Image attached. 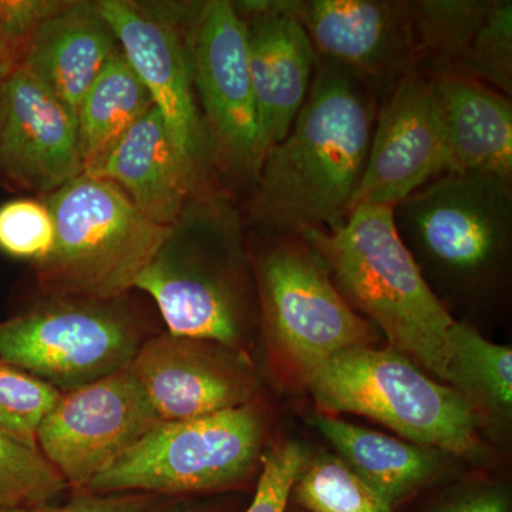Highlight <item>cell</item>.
I'll return each instance as SVG.
<instances>
[{
    "label": "cell",
    "instance_id": "1",
    "mask_svg": "<svg viewBox=\"0 0 512 512\" xmlns=\"http://www.w3.org/2000/svg\"><path fill=\"white\" fill-rule=\"evenodd\" d=\"M376 116L372 84L318 59L291 130L259 165L249 221L276 237L345 222L365 174Z\"/></svg>",
    "mask_w": 512,
    "mask_h": 512
},
{
    "label": "cell",
    "instance_id": "2",
    "mask_svg": "<svg viewBox=\"0 0 512 512\" xmlns=\"http://www.w3.org/2000/svg\"><path fill=\"white\" fill-rule=\"evenodd\" d=\"M299 237L328 265L336 288L390 349L446 382L448 333L456 323L400 238L390 205H363L330 229Z\"/></svg>",
    "mask_w": 512,
    "mask_h": 512
},
{
    "label": "cell",
    "instance_id": "3",
    "mask_svg": "<svg viewBox=\"0 0 512 512\" xmlns=\"http://www.w3.org/2000/svg\"><path fill=\"white\" fill-rule=\"evenodd\" d=\"M134 289L154 299L171 335L241 350L249 303L244 221L231 198L210 188L192 197Z\"/></svg>",
    "mask_w": 512,
    "mask_h": 512
},
{
    "label": "cell",
    "instance_id": "4",
    "mask_svg": "<svg viewBox=\"0 0 512 512\" xmlns=\"http://www.w3.org/2000/svg\"><path fill=\"white\" fill-rule=\"evenodd\" d=\"M42 200L55 222V242L36 268L50 299L120 301L170 231L138 211L117 185L89 174Z\"/></svg>",
    "mask_w": 512,
    "mask_h": 512
},
{
    "label": "cell",
    "instance_id": "5",
    "mask_svg": "<svg viewBox=\"0 0 512 512\" xmlns=\"http://www.w3.org/2000/svg\"><path fill=\"white\" fill-rule=\"evenodd\" d=\"M305 382L329 416L359 414L410 443L458 457L474 456L480 447V419L473 404L396 350L370 345L342 350Z\"/></svg>",
    "mask_w": 512,
    "mask_h": 512
},
{
    "label": "cell",
    "instance_id": "6",
    "mask_svg": "<svg viewBox=\"0 0 512 512\" xmlns=\"http://www.w3.org/2000/svg\"><path fill=\"white\" fill-rule=\"evenodd\" d=\"M265 420L254 403L160 421L87 485L99 494H202L232 490L255 474Z\"/></svg>",
    "mask_w": 512,
    "mask_h": 512
},
{
    "label": "cell",
    "instance_id": "7",
    "mask_svg": "<svg viewBox=\"0 0 512 512\" xmlns=\"http://www.w3.org/2000/svg\"><path fill=\"white\" fill-rule=\"evenodd\" d=\"M413 258L463 284L497 274L510 255L512 177L450 171L393 207Z\"/></svg>",
    "mask_w": 512,
    "mask_h": 512
},
{
    "label": "cell",
    "instance_id": "8",
    "mask_svg": "<svg viewBox=\"0 0 512 512\" xmlns=\"http://www.w3.org/2000/svg\"><path fill=\"white\" fill-rule=\"evenodd\" d=\"M256 279L266 335L303 379L342 350L375 342L372 323L343 298L322 256L299 235L279 237L264 251Z\"/></svg>",
    "mask_w": 512,
    "mask_h": 512
},
{
    "label": "cell",
    "instance_id": "9",
    "mask_svg": "<svg viewBox=\"0 0 512 512\" xmlns=\"http://www.w3.org/2000/svg\"><path fill=\"white\" fill-rule=\"evenodd\" d=\"M143 342L136 320L116 302L52 299L0 323V360L60 392L127 369Z\"/></svg>",
    "mask_w": 512,
    "mask_h": 512
},
{
    "label": "cell",
    "instance_id": "10",
    "mask_svg": "<svg viewBox=\"0 0 512 512\" xmlns=\"http://www.w3.org/2000/svg\"><path fill=\"white\" fill-rule=\"evenodd\" d=\"M187 47L192 84L212 157L228 170L255 180L261 157L248 66L247 23L234 3H204Z\"/></svg>",
    "mask_w": 512,
    "mask_h": 512
},
{
    "label": "cell",
    "instance_id": "11",
    "mask_svg": "<svg viewBox=\"0 0 512 512\" xmlns=\"http://www.w3.org/2000/svg\"><path fill=\"white\" fill-rule=\"evenodd\" d=\"M160 421L127 367L63 392L40 426L37 446L69 487L80 490Z\"/></svg>",
    "mask_w": 512,
    "mask_h": 512
},
{
    "label": "cell",
    "instance_id": "12",
    "mask_svg": "<svg viewBox=\"0 0 512 512\" xmlns=\"http://www.w3.org/2000/svg\"><path fill=\"white\" fill-rule=\"evenodd\" d=\"M97 5L121 52L150 93L185 173L200 190H207L208 164L214 157L180 30L171 20L151 15L134 2L99 0Z\"/></svg>",
    "mask_w": 512,
    "mask_h": 512
},
{
    "label": "cell",
    "instance_id": "13",
    "mask_svg": "<svg viewBox=\"0 0 512 512\" xmlns=\"http://www.w3.org/2000/svg\"><path fill=\"white\" fill-rule=\"evenodd\" d=\"M448 171L446 136L433 80L420 70L404 73L377 109L365 174L350 212L363 205L394 207Z\"/></svg>",
    "mask_w": 512,
    "mask_h": 512
},
{
    "label": "cell",
    "instance_id": "14",
    "mask_svg": "<svg viewBox=\"0 0 512 512\" xmlns=\"http://www.w3.org/2000/svg\"><path fill=\"white\" fill-rule=\"evenodd\" d=\"M130 369L161 421L197 419L251 403L258 380L247 356L211 340H144Z\"/></svg>",
    "mask_w": 512,
    "mask_h": 512
},
{
    "label": "cell",
    "instance_id": "15",
    "mask_svg": "<svg viewBox=\"0 0 512 512\" xmlns=\"http://www.w3.org/2000/svg\"><path fill=\"white\" fill-rule=\"evenodd\" d=\"M316 56L366 82L399 79L417 70L412 2L288 0Z\"/></svg>",
    "mask_w": 512,
    "mask_h": 512
},
{
    "label": "cell",
    "instance_id": "16",
    "mask_svg": "<svg viewBox=\"0 0 512 512\" xmlns=\"http://www.w3.org/2000/svg\"><path fill=\"white\" fill-rule=\"evenodd\" d=\"M82 173L76 114L19 67L0 84V175L46 195Z\"/></svg>",
    "mask_w": 512,
    "mask_h": 512
},
{
    "label": "cell",
    "instance_id": "17",
    "mask_svg": "<svg viewBox=\"0 0 512 512\" xmlns=\"http://www.w3.org/2000/svg\"><path fill=\"white\" fill-rule=\"evenodd\" d=\"M247 23L248 66L258 119L259 157L284 140L315 76L318 56L288 0L234 3Z\"/></svg>",
    "mask_w": 512,
    "mask_h": 512
},
{
    "label": "cell",
    "instance_id": "18",
    "mask_svg": "<svg viewBox=\"0 0 512 512\" xmlns=\"http://www.w3.org/2000/svg\"><path fill=\"white\" fill-rule=\"evenodd\" d=\"M84 174L110 181L151 221L170 227L200 190L185 173L156 109L148 110Z\"/></svg>",
    "mask_w": 512,
    "mask_h": 512
},
{
    "label": "cell",
    "instance_id": "19",
    "mask_svg": "<svg viewBox=\"0 0 512 512\" xmlns=\"http://www.w3.org/2000/svg\"><path fill=\"white\" fill-rule=\"evenodd\" d=\"M119 42L97 2H69L29 40L20 67L77 113Z\"/></svg>",
    "mask_w": 512,
    "mask_h": 512
},
{
    "label": "cell",
    "instance_id": "20",
    "mask_svg": "<svg viewBox=\"0 0 512 512\" xmlns=\"http://www.w3.org/2000/svg\"><path fill=\"white\" fill-rule=\"evenodd\" d=\"M430 77L439 99L450 171L512 177L510 97L461 74Z\"/></svg>",
    "mask_w": 512,
    "mask_h": 512
},
{
    "label": "cell",
    "instance_id": "21",
    "mask_svg": "<svg viewBox=\"0 0 512 512\" xmlns=\"http://www.w3.org/2000/svg\"><path fill=\"white\" fill-rule=\"evenodd\" d=\"M311 423L394 510L439 473L440 457L434 448L394 439L329 414H316Z\"/></svg>",
    "mask_w": 512,
    "mask_h": 512
},
{
    "label": "cell",
    "instance_id": "22",
    "mask_svg": "<svg viewBox=\"0 0 512 512\" xmlns=\"http://www.w3.org/2000/svg\"><path fill=\"white\" fill-rule=\"evenodd\" d=\"M153 107L146 86L124 53L117 50L84 94L77 109L83 171Z\"/></svg>",
    "mask_w": 512,
    "mask_h": 512
},
{
    "label": "cell",
    "instance_id": "23",
    "mask_svg": "<svg viewBox=\"0 0 512 512\" xmlns=\"http://www.w3.org/2000/svg\"><path fill=\"white\" fill-rule=\"evenodd\" d=\"M446 383L471 404L507 414L512 404V350L480 335L473 326L456 322L448 333Z\"/></svg>",
    "mask_w": 512,
    "mask_h": 512
},
{
    "label": "cell",
    "instance_id": "24",
    "mask_svg": "<svg viewBox=\"0 0 512 512\" xmlns=\"http://www.w3.org/2000/svg\"><path fill=\"white\" fill-rule=\"evenodd\" d=\"M491 0H420L412 2L417 70L429 76L457 74Z\"/></svg>",
    "mask_w": 512,
    "mask_h": 512
},
{
    "label": "cell",
    "instance_id": "25",
    "mask_svg": "<svg viewBox=\"0 0 512 512\" xmlns=\"http://www.w3.org/2000/svg\"><path fill=\"white\" fill-rule=\"evenodd\" d=\"M291 497L305 512H394L375 488L332 454L308 461Z\"/></svg>",
    "mask_w": 512,
    "mask_h": 512
},
{
    "label": "cell",
    "instance_id": "26",
    "mask_svg": "<svg viewBox=\"0 0 512 512\" xmlns=\"http://www.w3.org/2000/svg\"><path fill=\"white\" fill-rule=\"evenodd\" d=\"M67 488L42 451L0 430V510L49 504Z\"/></svg>",
    "mask_w": 512,
    "mask_h": 512
},
{
    "label": "cell",
    "instance_id": "27",
    "mask_svg": "<svg viewBox=\"0 0 512 512\" xmlns=\"http://www.w3.org/2000/svg\"><path fill=\"white\" fill-rule=\"evenodd\" d=\"M63 392L18 367L0 362V430L37 448V433Z\"/></svg>",
    "mask_w": 512,
    "mask_h": 512
},
{
    "label": "cell",
    "instance_id": "28",
    "mask_svg": "<svg viewBox=\"0 0 512 512\" xmlns=\"http://www.w3.org/2000/svg\"><path fill=\"white\" fill-rule=\"evenodd\" d=\"M512 96V2L491 0L458 73Z\"/></svg>",
    "mask_w": 512,
    "mask_h": 512
},
{
    "label": "cell",
    "instance_id": "29",
    "mask_svg": "<svg viewBox=\"0 0 512 512\" xmlns=\"http://www.w3.org/2000/svg\"><path fill=\"white\" fill-rule=\"evenodd\" d=\"M55 242V222L45 201L18 198L0 205V251L39 264Z\"/></svg>",
    "mask_w": 512,
    "mask_h": 512
},
{
    "label": "cell",
    "instance_id": "30",
    "mask_svg": "<svg viewBox=\"0 0 512 512\" xmlns=\"http://www.w3.org/2000/svg\"><path fill=\"white\" fill-rule=\"evenodd\" d=\"M308 461V453L296 441L275 444L264 458L254 500L245 512H286L293 485Z\"/></svg>",
    "mask_w": 512,
    "mask_h": 512
},
{
    "label": "cell",
    "instance_id": "31",
    "mask_svg": "<svg viewBox=\"0 0 512 512\" xmlns=\"http://www.w3.org/2000/svg\"><path fill=\"white\" fill-rule=\"evenodd\" d=\"M67 5L63 0H0V25L18 50L20 62L36 30Z\"/></svg>",
    "mask_w": 512,
    "mask_h": 512
},
{
    "label": "cell",
    "instance_id": "32",
    "mask_svg": "<svg viewBox=\"0 0 512 512\" xmlns=\"http://www.w3.org/2000/svg\"><path fill=\"white\" fill-rule=\"evenodd\" d=\"M156 498L151 494H99L80 488L63 505H37L0 510V512H147L153 510Z\"/></svg>",
    "mask_w": 512,
    "mask_h": 512
},
{
    "label": "cell",
    "instance_id": "33",
    "mask_svg": "<svg viewBox=\"0 0 512 512\" xmlns=\"http://www.w3.org/2000/svg\"><path fill=\"white\" fill-rule=\"evenodd\" d=\"M427 512H512L511 493L505 485H470L444 495Z\"/></svg>",
    "mask_w": 512,
    "mask_h": 512
},
{
    "label": "cell",
    "instance_id": "34",
    "mask_svg": "<svg viewBox=\"0 0 512 512\" xmlns=\"http://www.w3.org/2000/svg\"><path fill=\"white\" fill-rule=\"evenodd\" d=\"M20 67L18 50L6 36L5 30L0 25V84L9 79Z\"/></svg>",
    "mask_w": 512,
    "mask_h": 512
},
{
    "label": "cell",
    "instance_id": "35",
    "mask_svg": "<svg viewBox=\"0 0 512 512\" xmlns=\"http://www.w3.org/2000/svg\"><path fill=\"white\" fill-rule=\"evenodd\" d=\"M147 512H185L181 510H177V508H160V510H156V508H153V510L147 511Z\"/></svg>",
    "mask_w": 512,
    "mask_h": 512
},
{
    "label": "cell",
    "instance_id": "36",
    "mask_svg": "<svg viewBox=\"0 0 512 512\" xmlns=\"http://www.w3.org/2000/svg\"><path fill=\"white\" fill-rule=\"evenodd\" d=\"M303 512H305V511H303Z\"/></svg>",
    "mask_w": 512,
    "mask_h": 512
}]
</instances>
